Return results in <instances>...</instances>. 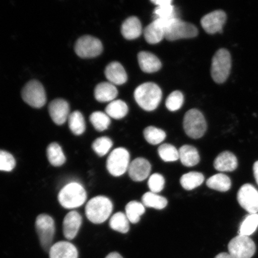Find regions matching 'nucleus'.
I'll list each match as a JSON object with an SVG mask.
<instances>
[{"label": "nucleus", "mask_w": 258, "mask_h": 258, "mask_svg": "<svg viewBox=\"0 0 258 258\" xmlns=\"http://www.w3.org/2000/svg\"><path fill=\"white\" fill-rule=\"evenodd\" d=\"M158 153L161 160L165 162H173L179 159V150H177L173 145L169 144L160 145Z\"/></svg>", "instance_id": "c9c22d12"}, {"label": "nucleus", "mask_w": 258, "mask_h": 258, "mask_svg": "<svg viewBox=\"0 0 258 258\" xmlns=\"http://www.w3.org/2000/svg\"><path fill=\"white\" fill-rule=\"evenodd\" d=\"M237 167V157L230 151L219 154L214 161L215 169L219 172H233Z\"/></svg>", "instance_id": "aec40b11"}, {"label": "nucleus", "mask_w": 258, "mask_h": 258, "mask_svg": "<svg viewBox=\"0 0 258 258\" xmlns=\"http://www.w3.org/2000/svg\"><path fill=\"white\" fill-rule=\"evenodd\" d=\"M35 229L39 237L41 246L48 252L55 234V223L54 219L47 214L38 215L35 221Z\"/></svg>", "instance_id": "423d86ee"}, {"label": "nucleus", "mask_w": 258, "mask_h": 258, "mask_svg": "<svg viewBox=\"0 0 258 258\" xmlns=\"http://www.w3.org/2000/svg\"><path fill=\"white\" fill-rule=\"evenodd\" d=\"M48 112L54 123L62 125L70 116L69 104L62 99H54L48 106Z\"/></svg>", "instance_id": "2eb2a0df"}, {"label": "nucleus", "mask_w": 258, "mask_h": 258, "mask_svg": "<svg viewBox=\"0 0 258 258\" xmlns=\"http://www.w3.org/2000/svg\"><path fill=\"white\" fill-rule=\"evenodd\" d=\"M125 209V214L132 224H137L140 222L141 216L145 212V206L143 203L137 201H132L127 203Z\"/></svg>", "instance_id": "7c9ffc66"}, {"label": "nucleus", "mask_w": 258, "mask_h": 258, "mask_svg": "<svg viewBox=\"0 0 258 258\" xmlns=\"http://www.w3.org/2000/svg\"><path fill=\"white\" fill-rule=\"evenodd\" d=\"M238 203L250 214L258 212V191L252 185L246 183L241 186L237 193Z\"/></svg>", "instance_id": "f8f14e48"}, {"label": "nucleus", "mask_w": 258, "mask_h": 258, "mask_svg": "<svg viewBox=\"0 0 258 258\" xmlns=\"http://www.w3.org/2000/svg\"><path fill=\"white\" fill-rule=\"evenodd\" d=\"M105 258H123L120 253L112 252L108 254Z\"/></svg>", "instance_id": "37998d69"}, {"label": "nucleus", "mask_w": 258, "mask_h": 258, "mask_svg": "<svg viewBox=\"0 0 258 258\" xmlns=\"http://www.w3.org/2000/svg\"><path fill=\"white\" fill-rule=\"evenodd\" d=\"M232 66L231 56L225 48L218 50L212 58L211 75L218 84L224 83L230 76Z\"/></svg>", "instance_id": "20e7f679"}, {"label": "nucleus", "mask_w": 258, "mask_h": 258, "mask_svg": "<svg viewBox=\"0 0 258 258\" xmlns=\"http://www.w3.org/2000/svg\"><path fill=\"white\" fill-rule=\"evenodd\" d=\"M24 101L32 107L40 108L46 104V94L44 87L37 80H31L22 91Z\"/></svg>", "instance_id": "1a4fd4ad"}, {"label": "nucleus", "mask_w": 258, "mask_h": 258, "mask_svg": "<svg viewBox=\"0 0 258 258\" xmlns=\"http://www.w3.org/2000/svg\"><path fill=\"white\" fill-rule=\"evenodd\" d=\"M135 99L137 104L145 111H151L159 106L162 97L160 87L154 83H145L135 90Z\"/></svg>", "instance_id": "f257e3e1"}, {"label": "nucleus", "mask_w": 258, "mask_h": 258, "mask_svg": "<svg viewBox=\"0 0 258 258\" xmlns=\"http://www.w3.org/2000/svg\"><path fill=\"white\" fill-rule=\"evenodd\" d=\"M227 16L222 10H218L203 16L201 24L204 30L209 34L222 33L227 21Z\"/></svg>", "instance_id": "ddd939ff"}, {"label": "nucleus", "mask_w": 258, "mask_h": 258, "mask_svg": "<svg viewBox=\"0 0 258 258\" xmlns=\"http://www.w3.org/2000/svg\"><path fill=\"white\" fill-rule=\"evenodd\" d=\"M16 166V160L8 151L0 150V171L11 172Z\"/></svg>", "instance_id": "ea45409f"}, {"label": "nucleus", "mask_w": 258, "mask_h": 258, "mask_svg": "<svg viewBox=\"0 0 258 258\" xmlns=\"http://www.w3.org/2000/svg\"><path fill=\"white\" fill-rule=\"evenodd\" d=\"M205 180V176L202 173L190 172L180 177V183L186 190H192L201 186Z\"/></svg>", "instance_id": "cd10ccee"}, {"label": "nucleus", "mask_w": 258, "mask_h": 258, "mask_svg": "<svg viewBox=\"0 0 258 258\" xmlns=\"http://www.w3.org/2000/svg\"><path fill=\"white\" fill-rule=\"evenodd\" d=\"M183 96L181 92L176 90L171 93L166 101V106L170 111L178 110L183 105Z\"/></svg>", "instance_id": "58836bf2"}, {"label": "nucleus", "mask_w": 258, "mask_h": 258, "mask_svg": "<svg viewBox=\"0 0 258 258\" xmlns=\"http://www.w3.org/2000/svg\"><path fill=\"white\" fill-rule=\"evenodd\" d=\"M50 258H78L77 247L70 242L61 241L52 245L49 251Z\"/></svg>", "instance_id": "a211bd4d"}, {"label": "nucleus", "mask_w": 258, "mask_h": 258, "mask_svg": "<svg viewBox=\"0 0 258 258\" xmlns=\"http://www.w3.org/2000/svg\"><path fill=\"white\" fill-rule=\"evenodd\" d=\"M215 258H234L232 257L230 254L225 252H222L218 254Z\"/></svg>", "instance_id": "c03bdc74"}, {"label": "nucleus", "mask_w": 258, "mask_h": 258, "mask_svg": "<svg viewBox=\"0 0 258 258\" xmlns=\"http://www.w3.org/2000/svg\"><path fill=\"white\" fill-rule=\"evenodd\" d=\"M69 127L73 134L82 135L86 131V122L85 118L80 111H74L70 114L69 119Z\"/></svg>", "instance_id": "2f4dec72"}, {"label": "nucleus", "mask_w": 258, "mask_h": 258, "mask_svg": "<svg viewBox=\"0 0 258 258\" xmlns=\"http://www.w3.org/2000/svg\"><path fill=\"white\" fill-rule=\"evenodd\" d=\"M165 180L159 173H154L148 179V185L151 192L159 193L164 189Z\"/></svg>", "instance_id": "a19ab883"}, {"label": "nucleus", "mask_w": 258, "mask_h": 258, "mask_svg": "<svg viewBox=\"0 0 258 258\" xmlns=\"http://www.w3.org/2000/svg\"><path fill=\"white\" fill-rule=\"evenodd\" d=\"M142 201L144 206L158 210L165 208L168 203L165 198L153 192L145 193L142 198Z\"/></svg>", "instance_id": "c756f323"}, {"label": "nucleus", "mask_w": 258, "mask_h": 258, "mask_svg": "<svg viewBox=\"0 0 258 258\" xmlns=\"http://www.w3.org/2000/svg\"><path fill=\"white\" fill-rule=\"evenodd\" d=\"M82 224V216L77 211L69 213L63 221V233L64 237L72 240L77 236Z\"/></svg>", "instance_id": "f3484780"}, {"label": "nucleus", "mask_w": 258, "mask_h": 258, "mask_svg": "<svg viewBox=\"0 0 258 258\" xmlns=\"http://www.w3.org/2000/svg\"><path fill=\"white\" fill-rule=\"evenodd\" d=\"M144 136L148 143L151 145H158L165 140L166 134L161 129L154 126L145 128Z\"/></svg>", "instance_id": "f704fd0d"}, {"label": "nucleus", "mask_w": 258, "mask_h": 258, "mask_svg": "<svg viewBox=\"0 0 258 258\" xmlns=\"http://www.w3.org/2000/svg\"><path fill=\"white\" fill-rule=\"evenodd\" d=\"M106 78L114 85H123L127 80L126 72L120 63L112 62L106 66L105 70Z\"/></svg>", "instance_id": "6ab92c4d"}, {"label": "nucleus", "mask_w": 258, "mask_h": 258, "mask_svg": "<svg viewBox=\"0 0 258 258\" xmlns=\"http://www.w3.org/2000/svg\"><path fill=\"white\" fill-rule=\"evenodd\" d=\"M209 188L221 192H226L231 188V181L230 177L223 173L216 174L211 176L206 182Z\"/></svg>", "instance_id": "a878e982"}, {"label": "nucleus", "mask_w": 258, "mask_h": 258, "mask_svg": "<svg viewBox=\"0 0 258 258\" xmlns=\"http://www.w3.org/2000/svg\"><path fill=\"white\" fill-rule=\"evenodd\" d=\"M128 219L126 215L122 212H117L112 216L109 220V227L113 230L122 234L127 233L130 229Z\"/></svg>", "instance_id": "473e14b6"}, {"label": "nucleus", "mask_w": 258, "mask_h": 258, "mask_svg": "<svg viewBox=\"0 0 258 258\" xmlns=\"http://www.w3.org/2000/svg\"><path fill=\"white\" fill-rule=\"evenodd\" d=\"M121 31L122 36L127 40H134L140 37L143 29L140 19L136 16L125 19L122 24Z\"/></svg>", "instance_id": "4be33fe9"}, {"label": "nucleus", "mask_w": 258, "mask_h": 258, "mask_svg": "<svg viewBox=\"0 0 258 258\" xmlns=\"http://www.w3.org/2000/svg\"><path fill=\"white\" fill-rule=\"evenodd\" d=\"M229 254L234 258H251L256 251V245L247 235L239 234L228 244Z\"/></svg>", "instance_id": "9d476101"}, {"label": "nucleus", "mask_w": 258, "mask_h": 258, "mask_svg": "<svg viewBox=\"0 0 258 258\" xmlns=\"http://www.w3.org/2000/svg\"><path fill=\"white\" fill-rule=\"evenodd\" d=\"M257 227L258 214H250L242 222L240 228V234L249 236L256 231Z\"/></svg>", "instance_id": "e433bc0d"}, {"label": "nucleus", "mask_w": 258, "mask_h": 258, "mask_svg": "<svg viewBox=\"0 0 258 258\" xmlns=\"http://www.w3.org/2000/svg\"><path fill=\"white\" fill-rule=\"evenodd\" d=\"M106 114L114 119L124 118L128 112V106L121 100H115L109 103L105 108Z\"/></svg>", "instance_id": "c85d7f7f"}, {"label": "nucleus", "mask_w": 258, "mask_h": 258, "mask_svg": "<svg viewBox=\"0 0 258 258\" xmlns=\"http://www.w3.org/2000/svg\"><path fill=\"white\" fill-rule=\"evenodd\" d=\"M253 175L258 185V161H256L253 164Z\"/></svg>", "instance_id": "79ce46f5"}, {"label": "nucleus", "mask_w": 258, "mask_h": 258, "mask_svg": "<svg viewBox=\"0 0 258 258\" xmlns=\"http://www.w3.org/2000/svg\"><path fill=\"white\" fill-rule=\"evenodd\" d=\"M151 2L157 6L154 12L157 18L169 19L176 18L172 0H151Z\"/></svg>", "instance_id": "393cba45"}, {"label": "nucleus", "mask_w": 258, "mask_h": 258, "mask_svg": "<svg viewBox=\"0 0 258 258\" xmlns=\"http://www.w3.org/2000/svg\"><path fill=\"white\" fill-rule=\"evenodd\" d=\"M94 94L95 99L100 102H111L117 96L118 90L111 83L102 82L96 86Z\"/></svg>", "instance_id": "5701e85b"}, {"label": "nucleus", "mask_w": 258, "mask_h": 258, "mask_svg": "<svg viewBox=\"0 0 258 258\" xmlns=\"http://www.w3.org/2000/svg\"><path fill=\"white\" fill-rule=\"evenodd\" d=\"M112 141L110 138L104 137L96 139L92 144V149L100 157L105 156L112 147Z\"/></svg>", "instance_id": "4c0bfd02"}, {"label": "nucleus", "mask_w": 258, "mask_h": 258, "mask_svg": "<svg viewBox=\"0 0 258 258\" xmlns=\"http://www.w3.org/2000/svg\"><path fill=\"white\" fill-rule=\"evenodd\" d=\"M183 128L188 136L192 139L202 138L207 130V123L204 115L198 109L187 111L183 118Z\"/></svg>", "instance_id": "39448f33"}, {"label": "nucleus", "mask_w": 258, "mask_h": 258, "mask_svg": "<svg viewBox=\"0 0 258 258\" xmlns=\"http://www.w3.org/2000/svg\"><path fill=\"white\" fill-rule=\"evenodd\" d=\"M127 171L132 180L141 182L149 176L151 165L149 161L144 158H137L130 163Z\"/></svg>", "instance_id": "dca6fc26"}, {"label": "nucleus", "mask_w": 258, "mask_h": 258, "mask_svg": "<svg viewBox=\"0 0 258 258\" xmlns=\"http://www.w3.org/2000/svg\"><path fill=\"white\" fill-rule=\"evenodd\" d=\"M87 192L82 185L78 182H71L63 186L58 195V201L66 209L80 207L85 203Z\"/></svg>", "instance_id": "7ed1b4c3"}, {"label": "nucleus", "mask_w": 258, "mask_h": 258, "mask_svg": "<svg viewBox=\"0 0 258 258\" xmlns=\"http://www.w3.org/2000/svg\"><path fill=\"white\" fill-rule=\"evenodd\" d=\"M74 49L77 55L82 58H92L98 56L103 50L101 41L98 38L85 35L76 41Z\"/></svg>", "instance_id": "9b49d317"}, {"label": "nucleus", "mask_w": 258, "mask_h": 258, "mask_svg": "<svg viewBox=\"0 0 258 258\" xmlns=\"http://www.w3.org/2000/svg\"><path fill=\"white\" fill-rule=\"evenodd\" d=\"M90 121L96 130L99 132L106 130L111 123L109 116L106 113L101 111L93 112L90 116Z\"/></svg>", "instance_id": "72a5a7b5"}, {"label": "nucleus", "mask_w": 258, "mask_h": 258, "mask_svg": "<svg viewBox=\"0 0 258 258\" xmlns=\"http://www.w3.org/2000/svg\"><path fill=\"white\" fill-rule=\"evenodd\" d=\"M198 34V28L195 25L174 18L170 19L167 26L165 38L169 41H175L182 38L196 37Z\"/></svg>", "instance_id": "0eeeda50"}, {"label": "nucleus", "mask_w": 258, "mask_h": 258, "mask_svg": "<svg viewBox=\"0 0 258 258\" xmlns=\"http://www.w3.org/2000/svg\"><path fill=\"white\" fill-rule=\"evenodd\" d=\"M113 210L111 200L105 196H97L87 203L85 213L93 224H102L110 217Z\"/></svg>", "instance_id": "f03ea898"}, {"label": "nucleus", "mask_w": 258, "mask_h": 258, "mask_svg": "<svg viewBox=\"0 0 258 258\" xmlns=\"http://www.w3.org/2000/svg\"><path fill=\"white\" fill-rule=\"evenodd\" d=\"M130 163L128 151L124 148H117L109 155L106 168L113 176H120L127 172Z\"/></svg>", "instance_id": "6e6552de"}, {"label": "nucleus", "mask_w": 258, "mask_h": 258, "mask_svg": "<svg viewBox=\"0 0 258 258\" xmlns=\"http://www.w3.org/2000/svg\"><path fill=\"white\" fill-rule=\"evenodd\" d=\"M47 156L50 163L54 167L62 166L66 162V157L62 148L57 143H51L48 145Z\"/></svg>", "instance_id": "bb28decb"}, {"label": "nucleus", "mask_w": 258, "mask_h": 258, "mask_svg": "<svg viewBox=\"0 0 258 258\" xmlns=\"http://www.w3.org/2000/svg\"><path fill=\"white\" fill-rule=\"evenodd\" d=\"M138 59L141 69L147 73H153L161 69V61L156 55L148 51H141Z\"/></svg>", "instance_id": "412c9836"}, {"label": "nucleus", "mask_w": 258, "mask_h": 258, "mask_svg": "<svg viewBox=\"0 0 258 258\" xmlns=\"http://www.w3.org/2000/svg\"><path fill=\"white\" fill-rule=\"evenodd\" d=\"M170 19L157 18L145 28L144 37L148 43H159L165 38L166 29Z\"/></svg>", "instance_id": "4468645a"}, {"label": "nucleus", "mask_w": 258, "mask_h": 258, "mask_svg": "<svg viewBox=\"0 0 258 258\" xmlns=\"http://www.w3.org/2000/svg\"><path fill=\"white\" fill-rule=\"evenodd\" d=\"M179 156L183 166L193 167L200 162L201 157L198 150L191 145H185L180 148Z\"/></svg>", "instance_id": "b1692460"}]
</instances>
